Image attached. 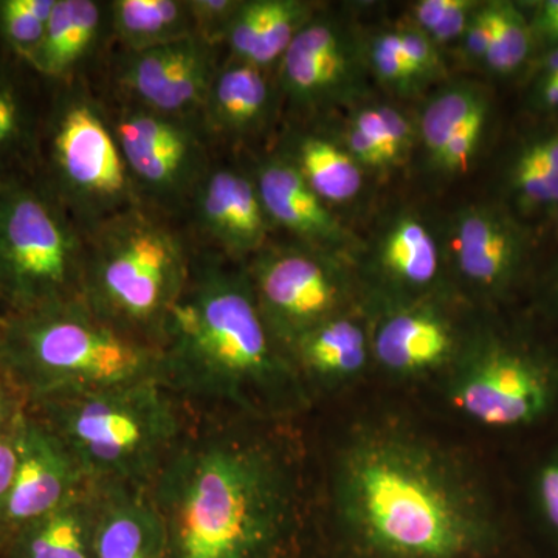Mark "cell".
I'll return each instance as SVG.
<instances>
[{"label": "cell", "instance_id": "30bf717a", "mask_svg": "<svg viewBox=\"0 0 558 558\" xmlns=\"http://www.w3.org/2000/svg\"><path fill=\"white\" fill-rule=\"evenodd\" d=\"M245 270L264 322L288 355L312 329L354 311V279L336 253L296 241L269 242Z\"/></svg>", "mask_w": 558, "mask_h": 558}, {"label": "cell", "instance_id": "5b68a950", "mask_svg": "<svg viewBox=\"0 0 558 558\" xmlns=\"http://www.w3.org/2000/svg\"><path fill=\"white\" fill-rule=\"evenodd\" d=\"M168 218L138 204L83 233L80 299L110 328L156 348L194 256Z\"/></svg>", "mask_w": 558, "mask_h": 558}, {"label": "cell", "instance_id": "cb8c5ba5", "mask_svg": "<svg viewBox=\"0 0 558 558\" xmlns=\"http://www.w3.org/2000/svg\"><path fill=\"white\" fill-rule=\"evenodd\" d=\"M95 523L97 488L89 486L0 543L5 558H94Z\"/></svg>", "mask_w": 558, "mask_h": 558}, {"label": "cell", "instance_id": "4316f807", "mask_svg": "<svg viewBox=\"0 0 558 558\" xmlns=\"http://www.w3.org/2000/svg\"><path fill=\"white\" fill-rule=\"evenodd\" d=\"M109 10L113 32L130 53L197 36L189 0H113Z\"/></svg>", "mask_w": 558, "mask_h": 558}, {"label": "cell", "instance_id": "7dc6e473", "mask_svg": "<svg viewBox=\"0 0 558 558\" xmlns=\"http://www.w3.org/2000/svg\"><path fill=\"white\" fill-rule=\"evenodd\" d=\"M0 183H2V179H0Z\"/></svg>", "mask_w": 558, "mask_h": 558}, {"label": "cell", "instance_id": "60d3db41", "mask_svg": "<svg viewBox=\"0 0 558 558\" xmlns=\"http://www.w3.org/2000/svg\"><path fill=\"white\" fill-rule=\"evenodd\" d=\"M480 2H475V0H453L450 10L439 22L438 27L428 33L429 38L439 49L442 46H449V44L461 40L470 17Z\"/></svg>", "mask_w": 558, "mask_h": 558}, {"label": "cell", "instance_id": "7c38bea8", "mask_svg": "<svg viewBox=\"0 0 558 558\" xmlns=\"http://www.w3.org/2000/svg\"><path fill=\"white\" fill-rule=\"evenodd\" d=\"M279 94L296 109L343 105L365 90V53L352 33L328 14L315 13L278 65Z\"/></svg>", "mask_w": 558, "mask_h": 558}, {"label": "cell", "instance_id": "f35d334b", "mask_svg": "<svg viewBox=\"0 0 558 558\" xmlns=\"http://www.w3.org/2000/svg\"><path fill=\"white\" fill-rule=\"evenodd\" d=\"M532 492L543 523L558 538V450L538 465Z\"/></svg>", "mask_w": 558, "mask_h": 558}, {"label": "cell", "instance_id": "4dcf8cb0", "mask_svg": "<svg viewBox=\"0 0 558 558\" xmlns=\"http://www.w3.org/2000/svg\"><path fill=\"white\" fill-rule=\"evenodd\" d=\"M57 0H0V46L31 68Z\"/></svg>", "mask_w": 558, "mask_h": 558}, {"label": "cell", "instance_id": "4fadbf2b", "mask_svg": "<svg viewBox=\"0 0 558 558\" xmlns=\"http://www.w3.org/2000/svg\"><path fill=\"white\" fill-rule=\"evenodd\" d=\"M465 340L439 296L388 304L371 328V355L389 376L414 379L447 373Z\"/></svg>", "mask_w": 558, "mask_h": 558}, {"label": "cell", "instance_id": "3957f363", "mask_svg": "<svg viewBox=\"0 0 558 558\" xmlns=\"http://www.w3.org/2000/svg\"><path fill=\"white\" fill-rule=\"evenodd\" d=\"M161 381L180 400L252 418L307 405L310 388L260 314L245 266L194 255L160 339Z\"/></svg>", "mask_w": 558, "mask_h": 558}, {"label": "cell", "instance_id": "f6af8a7d", "mask_svg": "<svg viewBox=\"0 0 558 558\" xmlns=\"http://www.w3.org/2000/svg\"><path fill=\"white\" fill-rule=\"evenodd\" d=\"M9 387H7L5 380H3L2 374H0V402H2V399L5 398L7 395H9Z\"/></svg>", "mask_w": 558, "mask_h": 558}, {"label": "cell", "instance_id": "681fc988", "mask_svg": "<svg viewBox=\"0 0 558 558\" xmlns=\"http://www.w3.org/2000/svg\"><path fill=\"white\" fill-rule=\"evenodd\" d=\"M0 315H2V314H0Z\"/></svg>", "mask_w": 558, "mask_h": 558}, {"label": "cell", "instance_id": "83f0119b", "mask_svg": "<svg viewBox=\"0 0 558 558\" xmlns=\"http://www.w3.org/2000/svg\"><path fill=\"white\" fill-rule=\"evenodd\" d=\"M486 108L488 101L483 89L468 81L447 84L433 94L416 121L417 142L424 146L428 163L472 117Z\"/></svg>", "mask_w": 558, "mask_h": 558}, {"label": "cell", "instance_id": "ba28073f", "mask_svg": "<svg viewBox=\"0 0 558 558\" xmlns=\"http://www.w3.org/2000/svg\"><path fill=\"white\" fill-rule=\"evenodd\" d=\"M84 234L38 175L0 183V301L27 312L80 296Z\"/></svg>", "mask_w": 558, "mask_h": 558}, {"label": "cell", "instance_id": "52a82bcc", "mask_svg": "<svg viewBox=\"0 0 558 558\" xmlns=\"http://www.w3.org/2000/svg\"><path fill=\"white\" fill-rule=\"evenodd\" d=\"M73 81L50 86L53 90L40 124L36 175L84 233L142 202L108 113Z\"/></svg>", "mask_w": 558, "mask_h": 558}, {"label": "cell", "instance_id": "8992f818", "mask_svg": "<svg viewBox=\"0 0 558 558\" xmlns=\"http://www.w3.org/2000/svg\"><path fill=\"white\" fill-rule=\"evenodd\" d=\"M24 403L95 487L149 488L190 433L180 398L160 379Z\"/></svg>", "mask_w": 558, "mask_h": 558}, {"label": "cell", "instance_id": "7bdbcfd3", "mask_svg": "<svg viewBox=\"0 0 558 558\" xmlns=\"http://www.w3.org/2000/svg\"><path fill=\"white\" fill-rule=\"evenodd\" d=\"M537 105L546 110L558 109V73L538 81Z\"/></svg>", "mask_w": 558, "mask_h": 558}, {"label": "cell", "instance_id": "9a60e30c", "mask_svg": "<svg viewBox=\"0 0 558 558\" xmlns=\"http://www.w3.org/2000/svg\"><path fill=\"white\" fill-rule=\"evenodd\" d=\"M218 64L199 36L130 53L119 83L130 102L179 119H199Z\"/></svg>", "mask_w": 558, "mask_h": 558}, {"label": "cell", "instance_id": "ab89813d", "mask_svg": "<svg viewBox=\"0 0 558 558\" xmlns=\"http://www.w3.org/2000/svg\"><path fill=\"white\" fill-rule=\"evenodd\" d=\"M490 39L492 27L488 3L480 2V5L473 11L472 17H470L464 35H462L461 40H459L465 60H468L470 64H484V62H486L488 47H490Z\"/></svg>", "mask_w": 558, "mask_h": 558}, {"label": "cell", "instance_id": "74e56055", "mask_svg": "<svg viewBox=\"0 0 558 558\" xmlns=\"http://www.w3.org/2000/svg\"><path fill=\"white\" fill-rule=\"evenodd\" d=\"M196 35L209 46L223 44L242 0H189Z\"/></svg>", "mask_w": 558, "mask_h": 558}, {"label": "cell", "instance_id": "7a4b0ae2", "mask_svg": "<svg viewBox=\"0 0 558 558\" xmlns=\"http://www.w3.org/2000/svg\"><path fill=\"white\" fill-rule=\"evenodd\" d=\"M170 558H279L300 517L292 459L238 428L189 433L149 487Z\"/></svg>", "mask_w": 558, "mask_h": 558}, {"label": "cell", "instance_id": "603a6c76", "mask_svg": "<svg viewBox=\"0 0 558 558\" xmlns=\"http://www.w3.org/2000/svg\"><path fill=\"white\" fill-rule=\"evenodd\" d=\"M39 76L24 62L0 64V179L35 175L46 100L32 81Z\"/></svg>", "mask_w": 558, "mask_h": 558}, {"label": "cell", "instance_id": "d4e9b609", "mask_svg": "<svg viewBox=\"0 0 558 558\" xmlns=\"http://www.w3.org/2000/svg\"><path fill=\"white\" fill-rule=\"evenodd\" d=\"M102 5L95 0H57L46 35L31 69L47 86L75 78L81 62L94 49L102 27Z\"/></svg>", "mask_w": 558, "mask_h": 558}, {"label": "cell", "instance_id": "2e32d148", "mask_svg": "<svg viewBox=\"0 0 558 558\" xmlns=\"http://www.w3.org/2000/svg\"><path fill=\"white\" fill-rule=\"evenodd\" d=\"M186 208L197 233L227 259L247 263L269 244L274 227L252 172L209 165Z\"/></svg>", "mask_w": 558, "mask_h": 558}, {"label": "cell", "instance_id": "b9f144b4", "mask_svg": "<svg viewBox=\"0 0 558 558\" xmlns=\"http://www.w3.org/2000/svg\"><path fill=\"white\" fill-rule=\"evenodd\" d=\"M535 28L546 39L558 43V0H548L539 7Z\"/></svg>", "mask_w": 558, "mask_h": 558}, {"label": "cell", "instance_id": "44dd1931", "mask_svg": "<svg viewBox=\"0 0 558 558\" xmlns=\"http://www.w3.org/2000/svg\"><path fill=\"white\" fill-rule=\"evenodd\" d=\"M95 488L94 558H170L167 532L149 488Z\"/></svg>", "mask_w": 558, "mask_h": 558}, {"label": "cell", "instance_id": "ee69618b", "mask_svg": "<svg viewBox=\"0 0 558 558\" xmlns=\"http://www.w3.org/2000/svg\"><path fill=\"white\" fill-rule=\"evenodd\" d=\"M556 73H558V47L543 58L542 64H539V80L548 78Z\"/></svg>", "mask_w": 558, "mask_h": 558}, {"label": "cell", "instance_id": "277c9868", "mask_svg": "<svg viewBox=\"0 0 558 558\" xmlns=\"http://www.w3.org/2000/svg\"><path fill=\"white\" fill-rule=\"evenodd\" d=\"M0 374L24 400L160 379V349L110 328L76 299L0 315Z\"/></svg>", "mask_w": 558, "mask_h": 558}, {"label": "cell", "instance_id": "d6986e66", "mask_svg": "<svg viewBox=\"0 0 558 558\" xmlns=\"http://www.w3.org/2000/svg\"><path fill=\"white\" fill-rule=\"evenodd\" d=\"M252 175L271 227L288 231L300 244L340 256L347 252L352 244L347 227L284 156L275 153L256 161Z\"/></svg>", "mask_w": 558, "mask_h": 558}, {"label": "cell", "instance_id": "9c48e42d", "mask_svg": "<svg viewBox=\"0 0 558 558\" xmlns=\"http://www.w3.org/2000/svg\"><path fill=\"white\" fill-rule=\"evenodd\" d=\"M447 396L462 416L483 427H531L557 405L558 368L501 337H468L447 371Z\"/></svg>", "mask_w": 558, "mask_h": 558}, {"label": "cell", "instance_id": "e575fe53", "mask_svg": "<svg viewBox=\"0 0 558 558\" xmlns=\"http://www.w3.org/2000/svg\"><path fill=\"white\" fill-rule=\"evenodd\" d=\"M488 108L472 117L429 163L432 170L444 178L464 174L478 156L481 143L486 134Z\"/></svg>", "mask_w": 558, "mask_h": 558}, {"label": "cell", "instance_id": "1f68e13d", "mask_svg": "<svg viewBox=\"0 0 558 558\" xmlns=\"http://www.w3.org/2000/svg\"><path fill=\"white\" fill-rule=\"evenodd\" d=\"M487 3L492 39L484 65L497 75H509L527 60L534 28L512 2Z\"/></svg>", "mask_w": 558, "mask_h": 558}, {"label": "cell", "instance_id": "5bb4252c", "mask_svg": "<svg viewBox=\"0 0 558 558\" xmlns=\"http://www.w3.org/2000/svg\"><path fill=\"white\" fill-rule=\"evenodd\" d=\"M89 486L60 436L22 402L16 475L3 513L0 538L60 508Z\"/></svg>", "mask_w": 558, "mask_h": 558}, {"label": "cell", "instance_id": "d6a6232c", "mask_svg": "<svg viewBox=\"0 0 558 558\" xmlns=\"http://www.w3.org/2000/svg\"><path fill=\"white\" fill-rule=\"evenodd\" d=\"M349 124L365 132L381 150L389 170L399 167L410 156L417 142L416 123L389 105H371L359 108L349 119Z\"/></svg>", "mask_w": 558, "mask_h": 558}, {"label": "cell", "instance_id": "8fae6325", "mask_svg": "<svg viewBox=\"0 0 558 558\" xmlns=\"http://www.w3.org/2000/svg\"><path fill=\"white\" fill-rule=\"evenodd\" d=\"M109 120L140 202L168 216L189 207L211 165L201 120L163 116L134 102Z\"/></svg>", "mask_w": 558, "mask_h": 558}, {"label": "cell", "instance_id": "836d02e7", "mask_svg": "<svg viewBox=\"0 0 558 558\" xmlns=\"http://www.w3.org/2000/svg\"><path fill=\"white\" fill-rule=\"evenodd\" d=\"M366 68L385 89L411 97L427 84V80L413 68L400 50L395 31H384L371 36L363 47Z\"/></svg>", "mask_w": 558, "mask_h": 558}, {"label": "cell", "instance_id": "f1b7e54d", "mask_svg": "<svg viewBox=\"0 0 558 558\" xmlns=\"http://www.w3.org/2000/svg\"><path fill=\"white\" fill-rule=\"evenodd\" d=\"M510 186L521 207H558V132L520 150L510 170Z\"/></svg>", "mask_w": 558, "mask_h": 558}, {"label": "cell", "instance_id": "d590c367", "mask_svg": "<svg viewBox=\"0 0 558 558\" xmlns=\"http://www.w3.org/2000/svg\"><path fill=\"white\" fill-rule=\"evenodd\" d=\"M21 409L22 399L11 391L0 402V526L16 475L17 422Z\"/></svg>", "mask_w": 558, "mask_h": 558}, {"label": "cell", "instance_id": "c3c4849f", "mask_svg": "<svg viewBox=\"0 0 558 558\" xmlns=\"http://www.w3.org/2000/svg\"><path fill=\"white\" fill-rule=\"evenodd\" d=\"M557 290H558V282H557Z\"/></svg>", "mask_w": 558, "mask_h": 558}, {"label": "cell", "instance_id": "6da1fadb", "mask_svg": "<svg viewBox=\"0 0 558 558\" xmlns=\"http://www.w3.org/2000/svg\"><path fill=\"white\" fill-rule=\"evenodd\" d=\"M332 508L355 558H484L499 543L472 470L399 425L355 429L332 470Z\"/></svg>", "mask_w": 558, "mask_h": 558}, {"label": "cell", "instance_id": "ac0fdd59", "mask_svg": "<svg viewBox=\"0 0 558 558\" xmlns=\"http://www.w3.org/2000/svg\"><path fill=\"white\" fill-rule=\"evenodd\" d=\"M451 267L465 289L480 299L501 295L523 258L519 230L486 205H469L451 219Z\"/></svg>", "mask_w": 558, "mask_h": 558}, {"label": "cell", "instance_id": "e0dca14e", "mask_svg": "<svg viewBox=\"0 0 558 558\" xmlns=\"http://www.w3.org/2000/svg\"><path fill=\"white\" fill-rule=\"evenodd\" d=\"M442 250L416 213L392 215L377 233L369 253V277L381 304L438 299Z\"/></svg>", "mask_w": 558, "mask_h": 558}, {"label": "cell", "instance_id": "ffe728a7", "mask_svg": "<svg viewBox=\"0 0 558 558\" xmlns=\"http://www.w3.org/2000/svg\"><path fill=\"white\" fill-rule=\"evenodd\" d=\"M278 94L269 70L230 58L213 76L201 112L202 128L208 138L236 143L256 137L274 119Z\"/></svg>", "mask_w": 558, "mask_h": 558}, {"label": "cell", "instance_id": "7402d4cb", "mask_svg": "<svg viewBox=\"0 0 558 558\" xmlns=\"http://www.w3.org/2000/svg\"><path fill=\"white\" fill-rule=\"evenodd\" d=\"M289 357L304 384L343 387L359 379L373 362L371 329L354 311L347 312L301 337Z\"/></svg>", "mask_w": 558, "mask_h": 558}, {"label": "cell", "instance_id": "f546056e", "mask_svg": "<svg viewBox=\"0 0 558 558\" xmlns=\"http://www.w3.org/2000/svg\"><path fill=\"white\" fill-rule=\"evenodd\" d=\"M256 40L248 64L270 70L299 35L303 25L315 14L303 0H255Z\"/></svg>", "mask_w": 558, "mask_h": 558}, {"label": "cell", "instance_id": "484cf974", "mask_svg": "<svg viewBox=\"0 0 558 558\" xmlns=\"http://www.w3.org/2000/svg\"><path fill=\"white\" fill-rule=\"evenodd\" d=\"M279 154L329 207L354 201L365 185V170L352 159L343 143L319 132H293Z\"/></svg>", "mask_w": 558, "mask_h": 558}, {"label": "cell", "instance_id": "8d00e7d4", "mask_svg": "<svg viewBox=\"0 0 558 558\" xmlns=\"http://www.w3.org/2000/svg\"><path fill=\"white\" fill-rule=\"evenodd\" d=\"M395 33L400 50L409 58L413 68L427 80V83L442 75L444 62L440 49L427 33L418 31L411 22L398 25Z\"/></svg>", "mask_w": 558, "mask_h": 558}, {"label": "cell", "instance_id": "bcb514c9", "mask_svg": "<svg viewBox=\"0 0 558 558\" xmlns=\"http://www.w3.org/2000/svg\"><path fill=\"white\" fill-rule=\"evenodd\" d=\"M11 58L9 54L5 53V50L2 49V46H0V64H3V62L10 61ZM16 61V60H14Z\"/></svg>", "mask_w": 558, "mask_h": 558}]
</instances>
